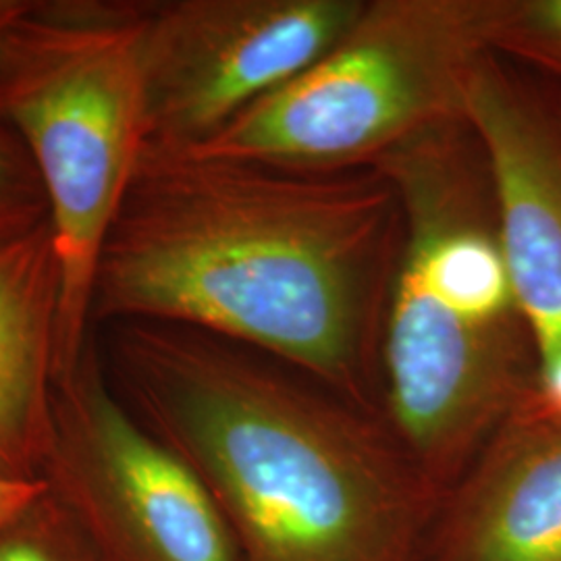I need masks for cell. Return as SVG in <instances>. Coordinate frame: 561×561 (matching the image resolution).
Returning <instances> with one entry per match:
<instances>
[{"label":"cell","instance_id":"1","mask_svg":"<svg viewBox=\"0 0 561 561\" xmlns=\"http://www.w3.org/2000/svg\"><path fill=\"white\" fill-rule=\"evenodd\" d=\"M400 233L379 169L300 171L146 144L102 248L92 331L192 327L366 410Z\"/></svg>","mask_w":561,"mask_h":561},{"label":"cell","instance_id":"2","mask_svg":"<svg viewBox=\"0 0 561 561\" xmlns=\"http://www.w3.org/2000/svg\"><path fill=\"white\" fill-rule=\"evenodd\" d=\"M136 419L206 484L241 561H421L442 495L389 426L233 341L99 324Z\"/></svg>","mask_w":561,"mask_h":561},{"label":"cell","instance_id":"3","mask_svg":"<svg viewBox=\"0 0 561 561\" xmlns=\"http://www.w3.org/2000/svg\"><path fill=\"white\" fill-rule=\"evenodd\" d=\"M370 169L400 202L381 329L389 428L445 493L537 381V350L500 236L491 171L468 121Z\"/></svg>","mask_w":561,"mask_h":561},{"label":"cell","instance_id":"4","mask_svg":"<svg viewBox=\"0 0 561 561\" xmlns=\"http://www.w3.org/2000/svg\"><path fill=\"white\" fill-rule=\"evenodd\" d=\"M144 4L32 0L0 50V113L38 171L59 262L57 381L92 337L102 248L148 140Z\"/></svg>","mask_w":561,"mask_h":561},{"label":"cell","instance_id":"5","mask_svg":"<svg viewBox=\"0 0 561 561\" xmlns=\"http://www.w3.org/2000/svg\"><path fill=\"white\" fill-rule=\"evenodd\" d=\"M493 0H366L335 46L248 106L202 154L300 171L370 169L466 119Z\"/></svg>","mask_w":561,"mask_h":561},{"label":"cell","instance_id":"6","mask_svg":"<svg viewBox=\"0 0 561 561\" xmlns=\"http://www.w3.org/2000/svg\"><path fill=\"white\" fill-rule=\"evenodd\" d=\"M366 0H167L144 4L146 144L192 148L296 80Z\"/></svg>","mask_w":561,"mask_h":561},{"label":"cell","instance_id":"7","mask_svg":"<svg viewBox=\"0 0 561 561\" xmlns=\"http://www.w3.org/2000/svg\"><path fill=\"white\" fill-rule=\"evenodd\" d=\"M46 463L104 507L129 561H241L201 477L113 393L94 333L55 387Z\"/></svg>","mask_w":561,"mask_h":561},{"label":"cell","instance_id":"8","mask_svg":"<svg viewBox=\"0 0 561 561\" xmlns=\"http://www.w3.org/2000/svg\"><path fill=\"white\" fill-rule=\"evenodd\" d=\"M466 119L491 171L503 252L537 350H561V99L486 53Z\"/></svg>","mask_w":561,"mask_h":561},{"label":"cell","instance_id":"9","mask_svg":"<svg viewBox=\"0 0 561 561\" xmlns=\"http://www.w3.org/2000/svg\"><path fill=\"white\" fill-rule=\"evenodd\" d=\"M421 561H561V422L526 396L443 493Z\"/></svg>","mask_w":561,"mask_h":561},{"label":"cell","instance_id":"10","mask_svg":"<svg viewBox=\"0 0 561 561\" xmlns=\"http://www.w3.org/2000/svg\"><path fill=\"white\" fill-rule=\"evenodd\" d=\"M59 262L50 222L0 245V474L46 463L57 387Z\"/></svg>","mask_w":561,"mask_h":561},{"label":"cell","instance_id":"11","mask_svg":"<svg viewBox=\"0 0 561 561\" xmlns=\"http://www.w3.org/2000/svg\"><path fill=\"white\" fill-rule=\"evenodd\" d=\"M489 50L556 81L561 96V0H493Z\"/></svg>","mask_w":561,"mask_h":561},{"label":"cell","instance_id":"12","mask_svg":"<svg viewBox=\"0 0 561 561\" xmlns=\"http://www.w3.org/2000/svg\"><path fill=\"white\" fill-rule=\"evenodd\" d=\"M48 222L38 171L15 129L0 113V245Z\"/></svg>","mask_w":561,"mask_h":561},{"label":"cell","instance_id":"13","mask_svg":"<svg viewBox=\"0 0 561 561\" xmlns=\"http://www.w3.org/2000/svg\"><path fill=\"white\" fill-rule=\"evenodd\" d=\"M48 482L36 477H4L0 474V530L20 520L21 516L41 502Z\"/></svg>","mask_w":561,"mask_h":561},{"label":"cell","instance_id":"14","mask_svg":"<svg viewBox=\"0 0 561 561\" xmlns=\"http://www.w3.org/2000/svg\"><path fill=\"white\" fill-rule=\"evenodd\" d=\"M528 401L545 416L561 422V350L537 362V381Z\"/></svg>","mask_w":561,"mask_h":561},{"label":"cell","instance_id":"15","mask_svg":"<svg viewBox=\"0 0 561 561\" xmlns=\"http://www.w3.org/2000/svg\"><path fill=\"white\" fill-rule=\"evenodd\" d=\"M0 561H53L38 545L27 541H11L0 547Z\"/></svg>","mask_w":561,"mask_h":561},{"label":"cell","instance_id":"16","mask_svg":"<svg viewBox=\"0 0 561 561\" xmlns=\"http://www.w3.org/2000/svg\"><path fill=\"white\" fill-rule=\"evenodd\" d=\"M32 0H0V50L11 27L18 23Z\"/></svg>","mask_w":561,"mask_h":561},{"label":"cell","instance_id":"17","mask_svg":"<svg viewBox=\"0 0 561 561\" xmlns=\"http://www.w3.org/2000/svg\"><path fill=\"white\" fill-rule=\"evenodd\" d=\"M560 99H561V96H560Z\"/></svg>","mask_w":561,"mask_h":561}]
</instances>
